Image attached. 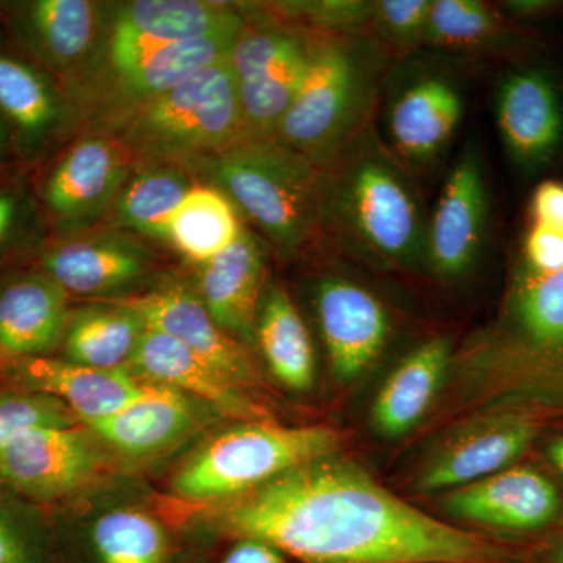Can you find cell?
Listing matches in <instances>:
<instances>
[{
	"label": "cell",
	"mask_w": 563,
	"mask_h": 563,
	"mask_svg": "<svg viewBox=\"0 0 563 563\" xmlns=\"http://www.w3.org/2000/svg\"><path fill=\"white\" fill-rule=\"evenodd\" d=\"M495 118L510 161L542 172L563 146V99L548 70L525 66L507 73L495 95Z\"/></svg>",
	"instance_id": "5bb4252c"
},
{
	"label": "cell",
	"mask_w": 563,
	"mask_h": 563,
	"mask_svg": "<svg viewBox=\"0 0 563 563\" xmlns=\"http://www.w3.org/2000/svg\"><path fill=\"white\" fill-rule=\"evenodd\" d=\"M325 225L340 246L384 268L424 266L426 214L413 174L374 122L324 169Z\"/></svg>",
	"instance_id": "3957f363"
},
{
	"label": "cell",
	"mask_w": 563,
	"mask_h": 563,
	"mask_svg": "<svg viewBox=\"0 0 563 563\" xmlns=\"http://www.w3.org/2000/svg\"><path fill=\"white\" fill-rule=\"evenodd\" d=\"M553 563H563V547L555 553Z\"/></svg>",
	"instance_id": "bcb514c9"
},
{
	"label": "cell",
	"mask_w": 563,
	"mask_h": 563,
	"mask_svg": "<svg viewBox=\"0 0 563 563\" xmlns=\"http://www.w3.org/2000/svg\"><path fill=\"white\" fill-rule=\"evenodd\" d=\"M224 531L303 563H509L483 537L420 512L332 454L221 501Z\"/></svg>",
	"instance_id": "6da1fadb"
},
{
	"label": "cell",
	"mask_w": 563,
	"mask_h": 563,
	"mask_svg": "<svg viewBox=\"0 0 563 563\" xmlns=\"http://www.w3.org/2000/svg\"><path fill=\"white\" fill-rule=\"evenodd\" d=\"M146 331L140 314L122 302L70 313L66 325L68 361L101 369H122Z\"/></svg>",
	"instance_id": "4dcf8cb0"
},
{
	"label": "cell",
	"mask_w": 563,
	"mask_h": 563,
	"mask_svg": "<svg viewBox=\"0 0 563 563\" xmlns=\"http://www.w3.org/2000/svg\"><path fill=\"white\" fill-rule=\"evenodd\" d=\"M490 222V192L479 144L472 140L444 179L429 217L424 268L444 280L462 279L483 255Z\"/></svg>",
	"instance_id": "30bf717a"
},
{
	"label": "cell",
	"mask_w": 563,
	"mask_h": 563,
	"mask_svg": "<svg viewBox=\"0 0 563 563\" xmlns=\"http://www.w3.org/2000/svg\"><path fill=\"white\" fill-rule=\"evenodd\" d=\"M11 147H13V141H11L10 131L5 121H3L2 114H0V163L5 161Z\"/></svg>",
	"instance_id": "f6af8a7d"
},
{
	"label": "cell",
	"mask_w": 563,
	"mask_h": 563,
	"mask_svg": "<svg viewBox=\"0 0 563 563\" xmlns=\"http://www.w3.org/2000/svg\"><path fill=\"white\" fill-rule=\"evenodd\" d=\"M95 468L90 444L74 428H36L0 448V479L31 498L73 490Z\"/></svg>",
	"instance_id": "d6986e66"
},
{
	"label": "cell",
	"mask_w": 563,
	"mask_h": 563,
	"mask_svg": "<svg viewBox=\"0 0 563 563\" xmlns=\"http://www.w3.org/2000/svg\"><path fill=\"white\" fill-rule=\"evenodd\" d=\"M68 291L46 274H27L0 287V351L38 357L57 344L69 320Z\"/></svg>",
	"instance_id": "d4e9b609"
},
{
	"label": "cell",
	"mask_w": 563,
	"mask_h": 563,
	"mask_svg": "<svg viewBox=\"0 0 563 563\" xmlns=\"http://www.w3.org/2000/svg\"><path fill=\"white\" fill-rule=\"evenodd\" d=\"M185 169L224 192L284 257L325 232L324 172L277 140L239 141Z\"/></svg>",
	"instance_id": "5b68a950"
},
{
	"label": "cell",
	"mask_w": 563,
	"mask_h": 563,
	"mask_svg": "<svg viewBox=\"0 0 563 563\" xmlns=\"http://www.w3.org/2000/svg\"><path fill=\"white\" fill-rule=\"evenodd\" d=\"M69 109L44 70L0 51V114L22 155L32 157L51 146L65 129Z\"/></svg>",
	"instance_id": "cb8c5ba5"
},
{
	"label": "cell",
	"mask_w": 563,
	"mask_h": 563,
	"mask_svg": "<svg viewBox=\"0 0 563 563\" xmlns=\"http://www.w3.org/2000/svg\"><path fill=\"white\" fill-rule=\"evenodd\" d=\"M129 365L151 383L191 393L228 417L250 422L269 418L265 409L240 391L239 385L166 333L146 328Z\"/></svg>",
	"instance_id": "7402d4cb"
},
{
	"label": "cell",
	"mask_w": 563,
	"mask_h": 563,
	"mask_svg": "<svg viewBox=\"0 0 563 563\" xmlns=\"http://www.w3.org/2000/svg\"><path fill=\"white\" fill-rule=\"evenodd\" d=\"M0 563H43L13 521L0 514Z\"/></svg>",
	"instance_id": "60d3db41"
},
{
	"label": "cell",
	"mask_w": 563,
	"mask_h": 563,
	"mask_svg": "<svg viewBox=\"0 0 563 563\" xmlns=\"http://www.w3.org/2000/svg\"><path fill=\"white\" fill-rule=\"evenodd\" d=\"M110 13L90 0H33L18 7L14 29L44 68L76 79L99 49Z\"/></svg>",
	"instance_id": "2e32d148"
},
{
	"label": "cell",
	"mask_w": 563,
	"mask_h": 563,
	"mask_svg": "<svg viewBox=\"0 0 563 563\" xmlns=\"http://www.w3.org/2000/svg\"><path fill=\"white\" fill-rule=\"evenodd\" d=\"M68 407L51 396L0 393V448L36 428H73Z\"/></svg>",
	"instance_id": "8d00e7d4"
},
{
	"label": "cell",
	"mask_w": 563,
	"mask_h": 563,
	"mask_svg": "<svg viewBox=\"0 0 563 563\" xmlns=\"http://www.w3.org/2000/svg\"><path fill=\"white\" fill-rule=\"evenodd\" d=\"M222 563H285L284 555L272 544L243 539Z\"/></svg>",
	"instance_id": "b9f144b4"
},
{
	"label": "cell",
	"mask_w": 563,
	"mask_h": 563,
	"mask_svg": "<svg viewBox=\"0 0 563 563\" xmlns=\"http://www.w3.org/2000/svg\"><path fill=\"white\" fill-rule=\"evenodd\" d=\"M340 448L342 435L328 426L246 422L202 448L177 474L174 488L195 501H225Z\"/></svg>",
	"instance_id": "52a82bcc"
},
{
	"label": "cell",
	"mask_w": 563,
	"mask_h": 563,
	"mask_svg": "<svg viewBox=\"0 0 563 563\" xmlns=\"http://www.w3.org/2000/svg\"><path fill=\"white\" fill-rule=\"evenodd\" d=\"M539 424L523 412L504 410L448 440L417 479L418 492L455 490L514 466L532 446Z\"/></svg>",
	"instance_id": "9a60e30c"
},
{
	"label": "cell",
	"mask_w": 563,
	"mask_h": 563,
	"mask_svg": "<svg viewBox=\"0 0 563 563\" xmlns=\"http://www.w3.org/2000/svg\"><path fill=\"white\" fill-rule=\"evenodd\" d=\"M111 22L133 35L169 44L246 27L247 16L228 3L136 0L118 7Z\"/></svg>",
	"instance_id": "83f0119b"
},
{
	"label": "cell",
	"mask_w": 563,
	"mask_h": 563,
	"mask_svg": "<svg viewBox=\"0 0 563 563\" xmlns=\"http://www.w3.org/2000/svg\"><path fill=\"white\" fill-rule=\"evenodd\" d=\"M432 0H373L368 32L393 57L424 47Z\"/></svg>",
	"instance_id": "e575fe53"
},
{
	"label": "cell",
	"mask_w": 563,
	"mask_h": 563,
	"mask_svg": "<svg viewBox=\"0 0 563 563\" xmlns=\"http://www.w3.org/2000/svg\"><path fill=\"white\" fill-rule=\"evenodd\" d=\"M41 265L63 290L101 295L144 276L150 254L129 236L102 233L55 244L44 252Z\"/></svg>",
	"instance_id": "603a6c76"
},
{
	"label": "cell",
	"mask_w": 563,
	"mask_h": 563,
	"mask_svg": "<svg viewBox=\"0 0 563 563\" xmlns=\"http://www.w3.org/2000/svg\"><path fill=\"white\" fill-rule=\"evenodd\" d=\"M532 224L563 229V181L547 180L531 198Z\"/></svg>",
	"instance_id": "f35d334b"
},
{
	"label": "cell",
	"mask_w": 563,
	"mask_h": 563,
	"mask_svg": "<svg viewBox=\"0 0 563 563\" xmlns=\"http://www.w3.org/2000/svg\"><path fill=\"white\" fill-rule=\"evenodd\" d=\"M0 5H2V3H0Z\"/></svg>",
	"instance_id": "7dc6e473"
},
{
	"label": "cell",
	"mask_w": 563,
	"mask_h": 563,
	"mask_svg": "<svg viewBox=\"0 0 563 563\" xmlns=\"http://www.w3.org/2000/svg\"><path fill=\"white\" fill-rule=\"evenodd\" d=\"M243 229L239 210L224 192L196 184L169 218L165 242L201 265L231 246Z\"/></svg>",
	"instance_id": "d6a6232c"
},
{
	"label": "cell",
	"mask_w": 563,
	"mask_h": 563,
	"mask_svg": "<svg viewBox=\"0 0 563 563\" xmlns=\"http://www.w3.org/2000/svg\"><path fill=\"white\" fill-rule=\"evenodd\" d=\"M92 542L102 563H163L165 531L162 526L139 510H111L92 528Z\"/></svg>",
	"instance_id": "836d02e7"
},
{
	"label": "cell",
	"mask_w": 563,
	"mask_h": 563,
	"mask_svg": "<svg viewBox=\"0 0 563 563\" xmlns=\"http://www.w3.org/2000/svg\"><path fill=\"white\" fill-rule=\"evenodd\" d=\"M380 101L388 150L410 173L431 172L465 117L462 74L451 62L407 55L393 63Z\"/></svg>",
	"instance_id": "ba28073f"
},
{
	"label": "cell",
	"mask_w": 563,
	"mask_h": 563,
	"mask_svg": "<svg viewBox=\"0 0 563 563\" xmlns=\"http://www.w3.org/2000/svg\"><path fill=\"white\" fill-rule=\"evenodd\" d=\"M451 363L453 344L446 336H435L410 352L377 393L372 412L376 431L387 439L409 432L431 407Z\"/></svg>",
	"instance_id": "484cf974"
},
{
	"label": "cell",
	"mask_w": 563,
	"mask_h": 563,
	"mask_svg": "<svg viewBox=\"0 0 563 563\" xmlns=\"http://www.w3.org/2000/svg\"><path fill=\"white\" fill-rule=\"evenodd\" d=\"M561 5L555 0H507L499 3L498 10L507 20L529 21L548 16L561 9Z\"/></svg>",
	"instance_id": "7bdbcfd3"
},
{
	"label": "cell",
	"mask_w": 563,
	"mask_h": 563,
	"mask_svg": "<svg viewBox=\"0 0 563 563\" xmlns=\"http://www.w3.org/2000/svg\"><path fill=\"white\" fill-rule=\"evenodd\" d=\"M195 185L184 166L139 163L111 203V221L120 228L165 240L169 218Z\"/></svg>",
	"instance_id": "f546056e"
},
{
	"label": "cell",
	"mask_w": 563,
	"mask_h": 563,
	"mask_svg": "<svg viewBox=\"0 0 563 563\" xmlns=\"http://www.w3.org/2000/svg\"><path fill=\"white\" fill-rule=\"evenodd\" d=\"M393 63L368 32L313 31L309 68L274 140L324 172L372 124Z\"/></svg>",
	"instance_id": "277c9868"
},
{
	"label": "cell",
	"mask_w": 563,
	"mask_h": 563,
	"mask_svg": "<svg viewBox=\"0 0 563 563\" xmlns=\"http://www.w3.org/2000/svg\"><path fill=\"white\" fill-rule=\"evenodd\" d=\"M255 339L263 357L282 384L307 390L314 379V352L306 322L284 288L269 285L255 320Z\"/></svg>",
	"instance_id": "f1b7e54d"
},
{
	"label": "cell",
	"mask_w": 563,
	"mask_h": 563,
	"mask_svg": "<svg viewBox=\"0 0 563 563\" xmlns=\"http://www.w3.org/2000/svg\"><path fill=\"white\" fill-rule=\"evenodd\" d=\"M280 20L301 22L317 32H366L372 20L373 0H320V2H282L268 7Z\"/></svg>",
	"instance_id": "d590c367"
},
{
	"label": "cell",
	"mask_w": 563,
	"mask_h": 563,
	"mask_svg": "<svg viewBox=\"0 0 563 563\" xmlns=\"http://www.w3.org/2000/svg\"><path fill=\"white\" fill-rule=\"evenodd\" d=\"M312 43L313 31L273 14L247 21L229 55L246 140L276 136L306 77Z\"/></svg>",
	"instance_id": "9c48e42d"
},
{
	"label": "cell",
	"mask_w": 563,
	"mask_h": 563,
	"mask_svg": "<svg viewBox=\"0 0 563 563\" xmlns=\"http://www.w3.org/2000/svg\"><path fill=\"white\" fill-rule=\"evenodd\" d=\"M131 161L128 150L110 133L77 141L44 179L41 196L52 220L74 231L101 217L131 174Z\"/></svg>",
	"instance_id": "4fadbf2b"
},
{
	"label": "cell",
	"mask_w": 563,
	"mask_h": 563,
	"mask_svg": "<svg viewBox=\"0 0 563 563\" xmlns=\"http://www.w3.org/2000/svg\"><path fill=\"white\" fill-rule=\"evenodd\" d=\"M265 274V246L246 228L231 246L201 263L199 299L218 328L236 342H254Z\"/></svg>",
	"instance_id": "ffe728a7"
},
{
	"label": "cell",
	"mask_w": 563,
	"mask_h": 563,
	"mask_svg": "<svg viewBox=\"0 0 563 563\" xmlns=\"http://www.w3.org/2000/svg\"><path fill=\"white\" fill-rule=\"evenodd\" d=\"M518 35L501 11L481 0H432L426 49L446 54H503Z\"/></svg>",
	"instance_id": "1f68e13d"
},
{
	"label": "cell",
	"mask_w": 563,
	"mask_h": 563,
	"mask_svg": "<svg viewBox=\"0 0 563 563\" xmlns=\"http://www.w3.org/2000/svg\"><path fill=\"white\" fill-rule=\"evenodd\" d=\"M27 220V201L16 188L0 187V251L20 235Z\"/></svg>",
	"instance_id": "ab89813d"
},
{
	"label": "cell",
	"mask_w": 563,
	"mask_h": 563,
	"mask_svg": "<svg viewBox=\"0 0 563 563\" xmlns=\"http://www.w3.org/2000/svg\"><path fill=\"white\" fill-rule=\"evenodd\" d=\"M110 135L139 163L184 168L246 140L231 62L213 63L133 110Z\"/></svg>",
	"instance_id": "8992f818"
},
{
	"label": "cell",
	"mask_w": 563,
	"mask_h": 563,
	"mask_svg": "<svg viewBox=\"0 0 563 563\" xmlns=\"http://www.w3.org/2000/svg\"><path fill=\"white\" fill-rule=\"evenodd\" d=\"M518 268L532 276H548L563 269V229L532 224L523 243Z\"/></svg>",
	"instance_id": "74e56055"
},
{
	"label": "cell",
	"mask_w": 563,
	"mask_h": 563,
	"mask_svg": "<svg viewBox=\"0 0 563 563\" xmlns=\"http://www.w3.org/2000/svg\"><path fill=\"white\" fill-rule=\"evenodd\" d=\"M548 457H550L555 470L563 476V437H559V439L550 443V446H548Z\"/></svg>",
	"instance_id": "ee69618b"
},
{
	"label": "cell",
	"mask_w": 563,
	"mask_h": 563,
	"mask_svg": "<svg viewBox=\"0 0 563 563\" xmlns=\"http://www.w3.org/2000/svg\"><path fill=\"white\" fill-rule=\"evenodd\" d=\"M250 21V20H247ZM244 29L180 43L163 44L129 68L74 85L80 102L90 101L110 128L144 103L173 90L196 73L231 55Z\"/></svg>",
	"instance_id": "8fae6325"
},
{
	"label": "cell",
	"mask_w": 563,
	"mask_h": 563,
	"mask_svg": "<svg viewBox=\"0 0 563 563\" xmlns=\"http://www.w3.org/2000/svg\"><path fill=\"white\" fill-rule=\"evenodd\" d=\"M120 302L135 310L146 328L177 340L239 387L261 380L244 344L221 331L199 296L188 288L169 285Z\"/></svg>",
	"instance_id": "ac0fdd59"
},
{
	"label": "cell",
	"mask_w": 563,
	"mask_h": 563,
	"mask_svg": "<svg viewBox=\"0 0 563 563\" xmlns=\"http://www.w3.org/2000/svg\"><path fill=\"white\" fill-rule=\"evenodd\" d=\"M444 512L472 523L537 531L553 523L562 499L553 481L531 466H509L465 487L448 493Z\"/></svg>",
	"instance_id": "e0dca14e"
},
{
	"label": "cell",
	"mask_w": 563,
	"mask_h": 563,
	"mask_svg": "<svg viewBox=\"0 0 563 563\" xmlns=\"http://www.w3.org/2000/svg\"><path fill=\"white\" fill-rule=\"evenodd\" d=\"M455 362L479 404H563V269L532 276L517 268L498 318Z\"/></svg>",
	"instance_id": "7a4b0ae2"
},
{
	"label": "cell",
	"mask_w": 563,
	"mask_h": 563,
	"mask_svg": "<svg viewBox=\"0 0 563 563\" xmlns=\"http://www.w3.org/2000/svg\"><path fill=\"white\" fill-rule=\"evenodd\" d=\"M14 373L31 390L65 404L88 424L117 413L152 385L140 384L124 369L91 368L41 357L18 358Z\"/></svg>",
	"instance_id": "44dd1931"
},
{
	"label": "cell",
	"mask_w": 563,
	"mask_h": 563,
	"mask_svg": "<svg viewBox=\"0 0 563 563\" xmlns=\"http://www.w3.org/2000/svg\"><path fill=\"white\" fill-rule=\"evenodd\" d=\"M314 312L332 372L354 380L379 361L391 336L387 307L368 288L343 276L314 284Z\"/></svg>",
	"instance_id": "7c38bea8"
},
{
	"label": "cell",
	"mask_w": 563,
	"mask_h": 563,
	"mask_svg": "<svg viewBox=\"0 0 563 563\" xmlns=\"http://www.w3.org/2000/svg\"><path fill=\"white\" fill-rule=\"evenodd\" d=\"M90 426L122 453L144 455L158 453L190 431L192 413L181 391L152 384L141 398Z\"/></svg>",
	"instance_id": "4316f807"
}]
</instances>
